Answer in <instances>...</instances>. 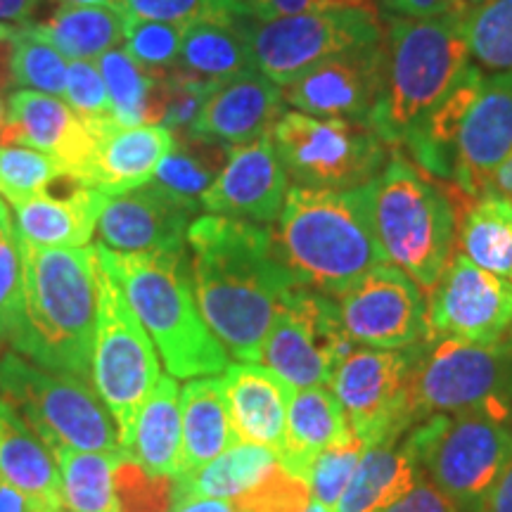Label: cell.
Masks as SVG:
<instances>
[{
	"label": "cell",
	"mask_w": 512,
	"mask_h": 512,
	"mask_svg": "<svg viewBox=\"0 0 512 512\" xmlns=\"http://www.w3.org/2000/svg\"><path fill=\"white\" fill-rule=\"evenodd\" d=\"M195 302L214 337L242 363H256L285 297L297 285L261 223L207 214L188 230Z\"/></svg>",
	"instance_id": "cell-1"
},
{
	"label": "cell",
	"mask_w": 512,
	"mask_h": 512,
	"mask_svg": "<svg viewBox=\"0 0 512 512\" xmlns=\"http://www.w3.org/2000/svg\"><path fill=\"white\" fill-rule=\"evenodd\" d=\"M22 299L10 342L36 366L91 377L98 320L95 247H36L19 238Z\"/></svg>",
	"instance_id": "cell-2"
},
{
	"label": "cell",
	"mask_w": 512,
	"mask_h": 512,
	"mask_svg": "<svg viewBox=\"0 0 512 512\" xmlns=\"http://www.w3.org/2000/svg\"><path fill=\"white\" fill-rule=\"evenodd\" d=\"M467 5L427 19L392 17L384 64L368 126L384 145L411 143L470 67Z\"/></svg>",
	"instance_id": "cell-3"
},
{
	"label": "cell",
	"mask_w": 512,
	"mask_h": 512,
	"mask_svg": "<svg viewBox=\"0 0 512 512\" xmlns=\"http://www.w3.org/2000/svg\"><path fill=\"white\" fill-rule=\"evenodd\" d=\"M280 261L306 290L342 297L363 275L387 264L361 188L313 190L294 185L273 228Z\"/></svg>",
	"instance_id": "cell-4"
},
{
	"label": "cell",
	"mask_w": 512,
	"mask_h": 512,
	"mask_svg": "<svg viewBox=\"0 0 512 512\" xmlns=\"http://www.w3.org/2000/svg\"><path fill=\"white\" fill-rule=\"evenodd\" d=\"M95 256L126 294L169 375L190 380L226 373L228 351L204 323L195 302L188 254L114 252L95 245Z\"/></svg>",
	"instance_id": "cell-5"
},
{
	"label": "cell",
	"mask_w": 512,
	"mask_h": 512,
	"mask_svg": "<svg viewBox=\"0 0 512 512\" xmlns=\"http://www.w3.org/2000/svg\"><path fill=\"white\" fill-rule=\"evenodd\" d=\"M361 192L387 264L430 292L456 254L458 219L451 195L399 152Z\"/></svg>",
	"instance_id": "cell-6"
},
{
	"label": "cell",
	"mask_w": 512,
	"mask_h": 512,
	"mask_svg": "<svg viewBox=\"0 0 512 512\" xmlns=\"http://www.w3.org/2000/svg\"><path fill=\"white\" fill-rule=\"evenodd\" d=\"M422 475L460 512H482L491 489L512 460V411L479 408L432 415L406 432Z\"/></svg>",
	"instance_id": "cell-7"
},
{
	"label": "cell",
	"mask_w": 512,
	"mask_h": 512,
	"mask_svg": "<svg viewBox=\"0 0 512 512\" xmlns=\"http://www.w3.org/2000/svg\"><path fill=\"white\" fill-rule=\"evenodd\" d=\"M0 392L22 411L53 456L62 448L126 456L117 422L86 377L31 366L10 351L0 361Z\"/></svg>",
	"instance_id": "cell-8"
},
{
	"label": "cell",
	"mask_w": 512,
	"mask_h": 512,
	"mask_svg": "<svg viewBox=\"0 0 512 512\" xmlns=\"http://www.w3.org/2000/svg\"><path fill=\"white\" fill-rule=\"evenodd\" d=\"M418 422L479 408L512 411V339L498 344L427 337L411 349Z\"/></svg>",
	"instance_id": "cell-9"
},
{
	"label": "cell",
	"mask_w": 512,
	"mask_h": 512,
	"mask_svg": "<svg viewBox=\"0 0 512 512\" xmlns=\"http://www.w3.org/2000/svg\"><path fill=\"white\" fill-rule=\"evenodd\" d=\"M91 375L95 392L117 422L121 446L126 451L140 408L162 373L155 342L133 313L117 280L100 264Z\"/></svg>",
	"instance_id": "cell-10"
},
{
	"label": "cell",
	"mask_w": 512,
	"mask_h": 512,
	"mask_svg": "<svg viewBox=\"0 0 512 512\" xmlns=\"http://www.w3.org/2000/svg\"><path fill=\"white\" fill-rule=\"evenodd\" d=\"M233 24L245 38L252 67L278 86L332 55L375 46L384 38L380 12L368 8L318 10L273 19L238 15Z\"/></svg>",
	"instance_id": "cell-11"
},
{
	"label": "cell",
	"mask_w": 512,
	"mask_h": 512,
	"mask_svg": "<svg viewBox=\"0 0 512 512\" xmlns=\"http://www.w3.org/2000/svg\"><path fill=\"white\" fill-rule=\"evenodd\" d=\"M271 138L294 185L313 190H354L380 174L387 145L368 124L285 112Z\"/></svg>",
	"instance_id": "cell-12"
},
{
	"label": "cell",
	"mask_w": 512,
	"mask_h": 512,
	"mask_svg": "<svg viewBox=\"0 0 512 512\" xmlns=\"http://www.w3.org/2000/svg\"><path fill=\"white\" fill-rule=\"evenodd\" d=\"M356 344L339 320L337 299L294 287L261 347V358L292 389L330 387L332 373Z\"/></svg>",
	"instance_id": "cell-13"
},
{
	"label": "cell",
	"mask_w": 512,
	"mask_h": 512,
	"mask_svg": "<svg viewBox=\"0 0 512 512\" xmlns=\"http://www.w3.org/2000/svg\"><path fill=\"white\" fill-rule=\"evenodd\" d=\"M411 370V349L356 347L332 373L330 389L347 413L351 434L368 448L401 439L418 425Z\"/></svg>",
	"instance_id": "cell-14"
},
{
	"label": "cell",
	"mask_w": 512,
	"mask_h": 512,
	"mask_svg": "<svg viewBox=\"0 0 512 512\" xmlns=\"http://www.w3.org/2000/svg\"><path fill=\"white\" fill-rule=\"evenodd\" d=\"M339 320L356 347L403 351L430 337L425 290L411 275L382 264L337 297Z\"/></svg>",
	"instance_id": "cell-15"
},
{
	"label": "cell",
	"mask_w": 512,
	"mask_h": 512,
	"mask_svg": "<svg viewBox=\"0 0 512 512\" xmlns=\"http://www.w3.org/2000/svg\"><path fill=\"white\" fill-rule=\"evenodd\" d=\"M430 337L498 344L512 332V283L453 254L437 285L427 292Z\"/></svg>",
	"instance_id": "cell-16"
},
{
	"label": "cell",
	"mask_w": 512,
	"mask_h": 512,
	"mask_svg": "<svg viewBox=\"0 0 512 512\" xmlns=\"http://www.w3.org/2000/svg\"><path fill=\"white\" fill-rule=\"evenodd\" d=\"M382 64L384 38L375 46L344 50L280 86L283 100L292 110L311 117L368 124L380 93Z\"/></svg>",
	"instance_id": "cell-17"
},
{
	"label": "cell",
	"mask_w": 512,
	"mask_h": 512,
	"mask_svg": "<svg viewBox=\"0 0 512 512\" xmlns=\"http://www.w3.org/2000/svg\"><path fill=\"white\" fill-rule=\"evenodd\" d=\"M453 157L458 197L491 190L496 171L512 157V74L482 76L458 124Z\"/></svg>",
	"instance_id": "cell-18"
},
{
	"label": "cell",
	"mask_w": 512,
	"mask_h": 512,
	"mask_svg": "<svg viewBox=\"0 0 512 512\" xmlns=\"http://www.w3.org/2000/svg\"><path fill=\"white\" fill-rule=\"evenodd\" d=\"M287 190L290 176L280 162L271 133H266L230 150L219 178L200 197V207L207 214L266 226L278 221Z\"/></svg>",
	"instance_id": "cell-19"
},
{
	"label": "cell",
	"mask_w": 512,
	"mask_h": 512,
	"mask_svg": "<svg viewBox=\"0 0 512 512\" xmlns=\"http://www.w3.org/2000/svg\"><path fill=\"white\" fill-rule=\"evenodd\" d=\"M0 143L46 152L83 183L95 152V131L91 119L81 117L55 95L19 88L5 105Z\"/></svg>",
	"instance_id": "cell-20"
},
{
	"label": "cell",
	"mask_w": 512,
	"mask_h": 512,
	"mask_svg": "<svg viewBox=\"0 0 512 512\" xmlns=\"http://www.w3.org/2000/svg\"><path fill=\"white\" fill-rule=\"evenodd\" d=\"M197 209L150 181L110 197L98 233L102 245L114 252H185Z\"/></svg>",
	"instance_id": "cell-21"
},
{
	"label": "cell",
	"mask_w": 512,
	"mask_h": 512,
	"mask_svg": "<svg viewBox=\"0 0 512 512\" xmlns=\"http://www.w3.org/2000/svg\"><path fill=\"white\" fill-rule=\"evenodd\" d=\"M95 152L83 183L107 197H119L150 183L159 162L176 143L164 126H121L112 117L91 119Z\"/></svg>",
	"instance_id": "cell-22"
},
{
	"label": "cell",
	"mask_w": 512,
	"mask_h": 512,
	"mask_svg": "<svg viewBox=\"0 0 512 512\" xmlns=\"http://www.w3.org/2000/svg\"><path fill=\"white\" fill-rule=\"evenodd\" d=\"M283 114V88L256 69H249L219 81L188 133L235 147L271 133Z\"/></svg>",
	"instance_id": "cell-23"
},
{
	"label": "cell",
	"mask_w": 512,
	"mask_h": 512,
	"mask_svg": "<svg viewBox=\"0 0 512 512\" xmlns=\"http://www.w3.org/2000/svg\"><path fill=\"white\" fill-rule=\"evenodd\" d=\"M110 197L64 174L41 195L12 204L19 238L36 247H88Z\"/></svg>",
	"instance_id": "cell-24"
},
{
	"label": "cell",
	"mask_w": 512,
	"mask_h": 512,
	"mask_svg": "<svg viewBox=\"0 0 512 512\" xmlns=\"http://www.w3.org/2000/svg\"><path fill=\"white\" fill-rule=\"evenodd\" d=\"M221 380L230 422L240 444L266 446L280 456L285 444L290 384L259 363L228 366Z\"/></svg>",
	"instance_id": "cell-25"
},
{
	"label": "cell",
	"mask_w": 512,
	"mask_h": 512,
	"mask_svg": "<svg viewBox=\"0 0 512 512\" xmlns=\"http://www.w3.org/2000/svg\"><path fill=\"white\" fill-rule=\"evenodd\" d=\"M354 437L347 413L328 387L292 389L287 406L285 444L278 463L294 477L309 482L318 456Z\"/></svg>",
	"instance_id": "cell-26"
},
{
	"label": "cell",
	"mask_w": 512,
	"mask_h": 512,
	"mask_svg": "<svg viewBox=\"0 0 512 512\" xmlns=\"http://www.w3.org/2000/svg\"><path fill=\"white\" fill-rule=\"evenodd\" d=\"M181 422V475H192V472L202 470L230 446L240 444L235 437L233 422H230L228 399L221 377L207 375L185 384L181 389Z\"/></svg>",
	"instance_id": "cell-27"
},
{
	"label": "cell",
	"mask_w": 512,
	"mask_h": 512,
	"mask_svg": "<svg viewBox=\"0 0 512 512\" xmlns=\"http://www.w3.org/2000/svg\"><path fill=\"white\" fill-rule=\"evenodd\" d=\"M420 477V460L406 434L401 439L370 446L335 512H382L399 501Z\"/></svg>",
	"instance_id": "cell-28"
},
{
	"label": "cell",
	"mask_w": 512,
	"mask_h": 512,
	"mask_svg": "<svg viewBox=\"0 0 512 512\" xmlns=\"http://www.w3.org/2000/svg\"><path fill=\"white\" fill-rule=\"evenodd\" d=\"M183 422L181 389L174 375H162L140 408L126 456L159 477L181 475Z\"/></svg>",
	"instance_id": "cell-29"
},
{
	"label": "cell",
	"mask_w": 512,
	"mask_h": 512,
	"mask_svg": "<svg viewBox=\"0 0 512 512\" xmlns=\"http://www.w3.org/2000/svg\"><path fill=\"white\" fill-rule=\"evenodd\" d=\"M0 479L43 501L62 505V477L53 453L15 406L0 399Z\"/></svg>",
	"instance_id": "cell-30"
},
{
	"label": "cell",
	"mask_w": 512,
	"mask_h": 512,
	"mask_svg": "<svg viewBox=\"0 0 512 512\" xmlns=\"http://www.w3.org/2000/svg\"><path fill=\"white\" fill-rule=\"evenodd\" d=\"M458 200L456 242L463 254L472 264L512 283V202L494 188Z\"/></svg>",
	"instance_id": "cell-31"
},
{
	"label": "cell",
	"mask_w": 512,
	"mask_h": 512,
	"mask_svg": "<svg viewBox=\"0 0 512 512\" xmlns=\"http://www.w3.org/2000/svg\"><path fill=\"white\" fill-rule=\"evenodd\" d=\"M278 465V456L266 446L235 444L192 475L176 477V505L197 498L233 501L264 479Z\"/></svg>",
	"instance_id": "cell-32"
},
{
	"label": "cell",
	"mask_w": 512,
	"mask_h": 512,
	"mask_svg": "<svg viewBox=\"0 0 512 512\" xmlns=\"http://www.w3.org/2000/svg\"><path fill=\"white\" fill-rule=\"evenodd\" d=\"M67 60H98L124 43L126 12L95 5H64L48 22L34 24Z\"/></svg>",
	"instance_id": "cell-33"
},
{
	"label": "cell",
	"mask_w": 512,
	"mask_h": 512,
	"mask_svg": "<svg viewBox=\"0 0 512 512\" xmlns=\"http://www.w3.org/2000/svg\"><path fill=\"white\" fill-rule=\"evenodd\" d=\"M178 69L209 81H226L254 67L233 19H207L185 29Z\"/></svg>",
	"instance_id": "cell-34"
},
{
	"label": "cell",
	"mask_w": 512,
	"mask_h": 512,
	"mask_svg": "<svg viewBox=\"0 0 512 512\" xmlns=\"http://www.w3.org/2000/svg\"><path fill=\"white\" fill-rule=\"evenodd\" d=\"M233 147L192 136V133H178L176 143L159 162L152 183L164 188L178 200L197 204L200 197L211 188L226 166ZM202 209V207H200Z\"/></svg>",
	"instance_id": "cell-35"
},
{
	"label": "cell",
	"mask_w": 512,
	"mask_h": 512,
	"mask_svg": "<svg viewBox=\"0 0 512 512\" xmlns=\"http://www.w3.org/2000/svg\"><path fill=\"white\" fill-rule=\"evenodd\" d=\"M110 95L112 119L121 126H159V74L147 72L124 46L98 57Z\"/></svg>",
	"instance_id": "cell-36"
},
{
	"label": "cell",
	"mask_w": 512,
	"mask_h": 512,
	"mask_svg": "<svg viewBox=\"0 0 512 512\" xmlns=\"http://www.w3.org/2000/svg\"><path fill=\"white\" fill-rule=\"evenodd\" d=\"M121 456L62 448L55 453L62 477V503L69 512H119L114 467Z\"/></svg>",
	"instance_id": "cell-37"
},
{
	"label": "cell",
	"mask_w": 512,
	"mask_h": 512,
	"mask_svg": "<svg viewBox=\"0 0 512 512\" xmlns=\"http://www.w3.org/2000/svg\"><path fill=\"white\" fill-rule=\"evenodd\" d=\"M467 48L486 69L512 74V0H484L467 12Z\"/></svg>",
	"instance_id": "cell-38"
},
{
	"label": "cell",
	"mask_w": 512,
	"mask_h": 512,
	"mask_svg": "<svg viewBox=\"0 0 512 512\" xmlns=\"http://www.w3.org/2000/svg\"><path fill=\"white\" fill-rule=\"evenodd\" d=\"M67 57L34 24H19V43L15 55V81L27 91L60 98L67 88Z\"/></svg>",
	"instance_id": "cell-39"
},
{
	"label": "cell",
	"mask_w": 512,
	"mask_h": 512,
	"mask_svg": "<svg viewBox=\"0 0 512 512\" xmlns=\"http://www.w3.org/2000/svg\"><path fill=\"white\" fill-rule=\"evenodd\" d=\"M67 174L60 162L46 152L24 145L0 143V195L10 204L41 195L48 185Z\"/></svg>",
	"instance_id": "cell-40"
},
{
	"label": "cell",
	"mask_w": 512,
	"mask_h": 512,
	"mask_svg": "<svg viewBox=\"0 0 512 512\" xmlns=\"http://www.w3.org/2000/svg\"><path fill=\"white\" fill-rule=\"evenodd\" d=\"M159 74V126L178 133H188L207 105L209 95L219 81L202 79L185 69H169Z\"/></svg>",
	"instance_id": "cell-41"
},
{
	"label": "cell",
	"mask_w": 512,
	"mask_h": 512,
	"mask_svg": "<svg viewBox=\"0 0 512 512\" xmlns=\"http://www.w3.org/2000/svg\"><path fill=\"white\" fill-rule=\"evenodd\" d=\"M183 24L155 22L126 15L124 43L126 53L147 72H169L178 67L181 43L185 34Z\"/></svg>",
	"instance_id": "cell-42"
},
{
	"label": "cell",
	"mask_w": 512,
	"mask_h": 512,
	"mask_svg": "<svg viewBox=\"0 0 512 512\" xmlns=\"http://www.w3.org/2000/svg\"><path fill=\"white\" fill-rule=\"evenodd\" d=\"M114 494L119 512H171L176 508V477L147 472L131 456L114 467Z\"/></svg>",
	"instance_id": "cell-43"
},
{
	"label": "cell",
	"mask_w": 512,
	"mask_h": 512,
	"mask_svg": "<svg viewBox=\"0 0 512 512\" xmlns=\"http://www.w3.org/2000/svg\"><path fill=\"white\" fill-rule=\"evenodd\" d=\"M311 486L294 477L283 465H275L247 494L233 498L235 512H304L311 503Z\"/></svg>",
	"instance_id": "cell-44"
},
{
	"label": "cell",
	"mask_w": 512,
	"mask_h": 512,
	"mask_svg": "<svg viewBox=\"0 0 512 512\" xmlns=\"http://www.w3.org/2000/svg\"><path fill=\"white\" fill-rule=\"evenodd\" d=\"M366 444L351 437L342 444L328 448L323 451L313 465L309 486L313 501L328 505L330 510L337 508L339 498H342L344 491L354 477L358 463H361L363 453H366Z\"/></svg>",
	"instance_id": "cell-45"
},
{
	"label": "cell",
	"mask_w": 512,
	"mask_h": 512,
	"mask_svg": "<svg viewBox=\"0 0 512 512\" xmlns=\"http://www.w3.org/2000/svg\"><path fill=\"white\" fill-rule=\"evenodd\" d=\"M22 299V252L10 209L0 200V342L10 337Z\"/></svg>",
	"instance_id": "cell-46"
},
{
	"label": "cell",
	"mask_w": 512,
	"mask_h": 512,
	"mask_svg": "<svg viewBox=\"0 0 512 512\" xmlns=\"http://www.w3.org/2000/svg\"><path fill=\"white\" fill-rule=\"evenodd\" d=\"M124 12L131 17L190 27L207 19H233L230 0H124Z\"/></svg>",
	"instance_id": "cell-47"
},
{
	"label": "cell",
	"mask_w": 512,
	"mask_h": 512,
	"mask_svg": "<svg viewBox=\"0 0 512 512\" xmlns=\"http://www.w3.org/2000/svg\"><path fill=\"white\" fill-rule=\"evenodd\" d=\"M64 98L74 112L86 119L112 117L110 95H107L105 79H102L98 64L88 60H72L67 67V88Z\"/></svg>",
	"instance_id": "cell-48"
},
{
	"label": "cell",
	"mask_w": 512,
	"mask_h": 512,
	"mask_svg": "<svg viewBox=\"0 0 512 512\" xmlns=\"http://www.w3.org/2000/svg\"><path fill=\"white\" fill-rule=\"evenodd\" d=\"M337 8L377 10V5L375 0H238V15L254 17V19H273V17H285V15H302V12L337 10Z\"/></svg>",
	"instance_id": "cell-49"
},
{
	"label": "cell",
	"mask_w": 512,
	"mask_h": 512,
	"mask_svg": "<svg viewBox=\"0 0 512 512\" xmlns=\"http://www.w3.org/2000/svg\"><path fill=\"white\" fill-rule=\"evenodd\" d=\"M382 512H460L458 505L448 498L437 484L422 475L411 489Z\"/></svg>",
	"instance_id": "cell-50"
},
{
	"label": "cell",
	"mask_w": 512,
	"mask_h": 512,
	"mask_svg": "<svg viewBox=\"0 0 512 512\" xmlns=\"http://www.w3.org/2000/svg\"><path fill=\"white\" fill-rule=\"evenodd\" d=\"M377 10H384L389 17L403 19H427L444 15L465 5V0H375Z\"/></svg>",
	"instance_id": "cell-51"
},
{
	"label": "cell",
	"mask_w": 512,
	"mask_h": 512,
	"mask_svg": "<svg viewBox=\"0 0 512 512\" xmlns=\"http://www.w3.org/2000/svg\"><path fill=\"white\" fill-rule=\"evenodd\" d=\"M19 43V27L0 22V98L15 91V55Z\"/></svg>",
	"instance_id": "cell-52"
},
{
	"label": "cell",
	"mask_w": 512,
	"mask_h": 512,
	"mask_svg": "<svg viewBox=\"0 0 512 512\" xmlns=\"http://www.w3.org/2000/svg\"><path fill=\"white\" fill-rule=\"evenodd\" d=\"M0 512H64V508L31 496L0 479Z\"/></svg>",
	"instance_id": "cell-53"
},
{
	"label": "cell",
	"mask_w": 512,
	"mask_h": 512,
	"mask_svg": "<svg viewBox=\"0 0 512 512\" xmlns=\"http://www.w3.org/2000/svg\"><path fill=\"white\" fill-rule=\"evenodd\" d=\"M482 512H512V460L491 489Z\"/></svg>",
	"instance_id": "cell-54"
},
{
	"label": "cell",
	"mask_w": 512,
	"mask_h": 512,
	"mask_svg": "<svg viewBox=\"0 0 512 512\" xmlns=\"http://www.w3.org/2000/svg\"><path fill=\"white\" fill-rule=\"evenodd\" d=\"M43 0H0V22H29Z\"/></svg>",
	"instance_id": "cell-55"
},
{
	"label": "cell",
	"mask_w": 512,
	"mask_h": 512,
	"mask_svg": "<svg viewBox=\"0 0 512 512\" xmlns=\"http://www.w3.org/2000/svg\"><path fill=\"white\" fill-rule=\"evenodd\" d=\"M171 512H235V508L233 503L221 501V498H197V501L176 505Z\"/></svg>",
	"instance_id": "cell-56"
},
{
	"label": "cell",
	"mask_w": 512,
	"mask_h": 512,
	"mask_svg": "<svg viewBox=\"0 0 512 512\" xmlns=\"http://www.w3.org/2000/svg\"><path fill=\"white\" fill-rule=\"evenodd\" d=\"M491 188L503 192V195L512 202V157L496 171L494 181H491Z\"/></svg>",
	"instance_id": "cell-57"
},
{
	"label": "cell",
	"mask_w": 512,
	"mask_h": 512,
	"mask_svg": "<svg viewBox=\"0 0 512 512\" xmlns=\"http://www.w3.org/2000/svg\"><path fill=\"white\" fill-rule=\"evenodd\" d=\"M67 5H95V8L124 10V0H64Z\"/></svg>",
	"instance_id": "cell-58"
},
{
	"label": "cell",
	"mask_w": 512,
	"mask_h": 512,
	"mask_svg": "<svg viewBox=\"0 0 512 512\" xmlns=\"http://www.w3.org/2000/svg\"><path fill=\"white\" fill-rule=\"evenodd\" d=\"M304 512H335V510H330L328 505H323V503L313 501V498H311V503L306 505V510H304Z\"/></svg>",
	"instance_id": "cell-59"
},
{
	"label": "cell",
	"mask_w": 512,
	"mask_h": 512,
	"mask_svg": "<svg viewBox=\"0 0 512 512\" xmlns=\"http://www.w3.org/2000/svg\"><path fill=\"white\" fill-rule=\"evenodd\" d=\"M484 3V0H465V5H467V8H477V5H482Z\"/></svg>",
	"instance_id": "cell-60"
},
{
	"label": "cell",
	"mask_w": 512,
	"mask_h": 512,
	"mask_svg": "<svg viewBox=\"0 0 512 512\" xmlns=\"http://www.w3.org/2000/svg\"><path fill=\"white\" fill-rule=\"evenodd\" d=\"M3 121H5V105L3 100H0V128H3Z\"/></svg>",
	"instance_id": "cell-61"
},
{
	"label": "cell",
	"mask_w": 512,
	"mask_h": 512,
	"mask_svg": "<svg viewBox=\"0 0 512 512\" xmlns=\"http://www.w3.org/2000/svg\"><path fill=\"white\" fill-rule=\"evenodd\" d=\"M230 5H233V10H235V15H238V0H230Z\"/></svg>",
	"instance_id": "cell-62"
}]
</instances>
